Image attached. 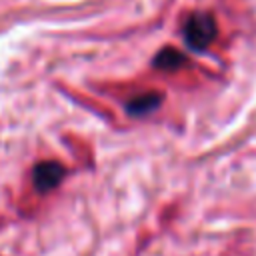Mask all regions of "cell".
I'll return each instance as SVG.
<instances>
[{"instance_id": "cell-1", "label": "cell", "mask_w": 256, "mask_h": 256, "mask_svg": "<svg viewBox=\"0 0 256 256\" xmlns=\"http://www.w3.org/2000/svg\"><path fill=\"white\" fill-rule=\"evenodd\" d=\"M182 32H184V40L190 48L204 50L214 42V38L218 34V26L210 12H194L186 18Z\"/></svg>"}, {"instance_id": "cell-2", "label": "cell", "mask_w": 256, "mask_h": 256, "mask_svg": "<svg viewBox=\"0 0 256 256\" xmlns=\"http://www.w3.org/2000/svg\"><path fill=\"white\" fill-rule=\"evenodd\" d=\"M62 178H64V168L58 162H40L32 174L34 188L38 192H48L56 188L62 182Z\"/></svg>"}, {"instance_id": "cell-3", "label": "cell", "mask_w": 256, "mask_h": 256, "mask_svg": "<svg viewBox=\"0 0 256 256\" xmlns=\"http://www.w3.org/2000/svg\"><path fill=\"white\" fill-rule=\"evenodd\" d=\"M160 102H162V94L146 92V94H140V96H136L128 102V112L136 114V116H142V114H148V112L156 110L160 106Z\"/></svg>"}, {"instance_id": "cell-4", "label": "cell", "mask_w": 256, "mask_h": 256, "mask_svg": "<svg viewBox=\"0 0 256 256\" xmlns=\"http://www.w3.org/2000/svg\"><path fill=\"white\" fill-rule=\"evenodd\" d=\"M186 62V58L182 56V52H178L176 48H164L156 54L154 66L162 68V70H176Z\"/></svg>"}]
</instances>
